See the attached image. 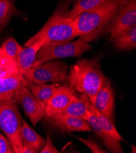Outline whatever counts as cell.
<instances>
[{
	"label": "cell",
	"instance_id": "cell-1",
	"mask_svg": "<svg viewBox=\"0 0 136 153\" xmlns=\"http://www.w3.org/2000/svg\"><path fill=\"white\" fill-rule=\"evenodd\" d=\"M127 1L108 0L78 15L73 19L77 36L88 43L109 33L117 12Z\"/></svg>",
	"mask_w": 136,
	"mask_h": 153
},
{
	"label": "cell",
	"instance_id": "cell-2",
	"mask_svg": "<svg viewBox=\"0 0 136 153\" xmlns=\"http://www.w3.org/2000/svg\"><path fill=\"white\" fill-rule=\"evenodd\" d=\"M68 80L71 88L87 98L98 93L109 81L102 71L98 57L78 60L71 66Z\"/></svg>",
	"mask_w": 136,
	"mask_h": 153
},
{
	"label": "cell",
	"instance_id": "cell-3",
	"mask_svg": "<svg viewBox=\"0 0 136 153\" xmlns=\"http://www.w3.org/2000/svg\"><path fill=\"white\" fill-rule=\"evenodd\" d=\"M68 12L66 5L59 6L39 31L26 42V47L39 41L43 42L42 47L62 45L78 37L73 19L68 17Z\"/></svg>",
	"mask_w": 136,
	"mask_h": 153
},
{
	"label": "cell",
	"instance_id": "cell-4",
	"mask_svg": "<svg viewBox=\"0 0 136 153\" xmlns=\"http://www.w3.org/2000/svg\"><path fill=\"white\" fill-rule=\"evenodd\" d=\"M17 103L15 100H0V128L6 134L13 152L21 153L23 148L22 118Z\"/></svg>",
	"mask_w": 136,
	"mask_h": 153
},
{
	"label": "cell",
	"instance_id": "cell-5",
	"mask_svg": "<svg viewBox=\"0 0 136 153\" xmlns=\"http://www.w3.org/2000/svg\"><path fill=\"white\" fill-rule=\"evenodd\" d=\"M91 50V46L81 38L65 44L42 47L37 54L36 60L32 67L41 65L53 59L79 57Z\"/></svg>",
	"mask_w": 136,
	"mask_h": 153
},
{
	"label": "cell",
	"instance_id": "cell-6",
	"mask_svg": "<svg viewBox=\"0 0 136 153\" xmlns=\"http://www.w3.org/2000/svg\"><path fill=\"white\" fill-rule=\"evenodd\" d=\"M67 68L65 64L59 61L47 62L29 68L23 74V76L30 84L60 82L68 79Z\"/></svg>",
	"mask_w": 136,
	"mask_h": 153
},
{
	"label": "cell",
	"instance_id": "cell-7",
	"mask_svg": "<svg viewBox=\"0 0 136 153\" xmlns=\"http://www.w3.org/2000/svg\"><path fill=\"white\" fill-rule=\"evenodd\" d=\"M136 25V0H128L121 6L113 20L108 42H113L128 28Z\"/></svg>",
	"mask_w": 136,
	"mask_h": 153
},
{
	"label": "cell",
	"instance_id": "cell-8",
	"mask_svg": "<svg viewBox=\"0 0 136 153\" xmlns=\"http://www.w3.org/2000/svg\"><path fill=\"white\" fill-rule=\"evenodd\" d=\"M25 85L19 91L17 102L23 108L25 113L28 117L34 127L45 115L44 102L35 97Z\"/></svg>",
	"mask_w": 136,
	"mask_h": 153
},
{
	"label": "cell",
	"instance_id": "cell-9",
	"mask_svg": "<svg viewBox=\"0 0 136 153\" xmlns=\"http://www.w3.org/2000/svg\"><path fill=\"white\" fill-rule=\"evenodd\" d=\"M77 95L75 91L69 85L59 86L53 96L45 104V115L48 118L63 111Z\"/></svg>",
	"mask_w": 136,
	"mask_h": 153
},
{
	"label": "cell",
	"instance_id": "cell-10",
	"mask_svg": "<svg viewBox=\"0 0 136 153\" xmlns=\"http://www.w3.org/2000/svg\"><path fill=\"white\" fill-rule=\"evenodd\" d=\"M49 123L62 133L91 131L87 121L81 118L64 115H54L46 118Z\"/></svg>",
	"mask_w": 136,
	"mask_h": 153
},
{
	"label": "cell",
	"instance_id": "cell-11",
	"mask_svg": "<svg viewBox=\"0 0 136 153\" xmlns=\"http://www.w3.org/2000/svg\"><path fill=\"white\" fill-rule=\"evenodd\" d=\"M88 100L97 110L114 121V94L109 81L106 85Z\"/></svg>",
	"mask_w": 136,
	"mask_h": 153
},
{
	"label": "cell",
	"instance_id": "cell-12",
	"mask_svg": "<svg viewBox=\"0 0 136 153\" xmlns=\"http://www.w3.org/2000/svg\"><path fill=\"white\" fill-rule=\"evenodd\" d=\"M25 85L30 84L20 72L0 78V100L17 101L20 90Z\"/></svg>",
	"mask_w": 136,
	"mask_h": 153
},
{
	"label": "cell",
	"instance_id": "cell-13",
	"mask_svg": "<svg viewBox=\"0 0 136 153\" xmlns=\"http://www.w3.org/2000/svg\"><path fill=\"white\" fill-rule=\"evenodd\" d=\"M85 120L109 152L113 153L124 152L123 149L121 146L120 141L113 138L106 132L97 117L88 109L87 111Z\"/></svg>",
	"mask_w": 136,
	"mask_h": 153
},
{
	"label": "cell",
	"instance_id": "cell-14",
	"mask_svg": "<svg viewBox=\"0 0 136 153\" xmlns=\"http://www.w3.org/2000/svg\"><path fill=\"white\" fill-rule=\"evenodd\" d=\"M43 42L39 41L33 45L23 48L19 54L16 64L18 70L22 74H24L34 64L37 54L43 45Z\"/></svg>",
	"mask_w": 136,
	"mask_h": 153
},
{
	"label": "cell",
	"instance_id": "cell-15",
	"mask_svg": "<svg viewBox=\"0 0 136 153\" xmlns=\"http://www.w3.org/2000/svg\"><path fill=\"white\" fill-rule=\"evenodd\" d=\"M80 97L84 100L87 109L97 117V118L100 122V123L102 126L103 129L109 135L113 137V138L120 141H123L124 139L117 130L114 125V121H112L108 117H107L106 116L99 112L98 110H97L93 106V105L90 103L88 98H87L86 96H85L83 94H81Z\"/></svg>",
	"mask_w": 136,
	"mask_h": 153
},
{
	"label": "cell",
	"instance_id": "cell-16",
	"mask_svg": "<svg viewBox=\"0 0 136 153\" xmlns=\"http://www.w3.org/2000/svg\"><path fill=\"white\" fill-rule=\"evenodd\" d=\"M21 135L23 144H26L36 151H40L45 143V139L29 126L26 121L22 118Z\"/></svg>",
	"mask_w": 136,
	"mask_h": 153
},
{
	"label": "cell",
	"instance_id": "cell-17",
	"mask_svg": "<svg viewBox=\"0 0 136 153\" xmlns=\"http://www.w3.org/2000/svg\"><path fill=\"white\" fill-rule=\"evenodd\" d=\"M114 47L118 50H129L136 48V25L132 26L119 35L114 41Z\"/></svg>",
	"mask_w": 136,
	"mask_h": 153
},
{
	"label": "cell",
	"instance_id": "cell-18",
	"mask_svg": "<svg viewBox=\"0 0 136 153\" xmlns=\"http://www.w3.org/2000/svg\"><path fill=\"white\" fill-rule=\"evenodd\" d=\"M87 111L88 109L84 100L81 97L80 98L76 97L63 111L57 115H68L85 120Z\"/></svg>",
	"mask_w": 136,
	"mask_h": 153
},
{
	"label": "cell",
	"instance_id": "cell-19",
	"mask_svg": "<svg viewBox=\"0 0 136 153\" xmlns=\"http://www.w3.org/2000/svg\"><path fill=\"white\" fill-rule=\"evenodd\" d=\"M59 85L57 84L51 85L46 83L40 84H30L29 88L33 95L44 102L53 96Z\"/></svg>",
	"mask_w": 136,
	"mask_h": 153
},
{
	"label": "cell",
	"instance_id": "cell-20",
	"mask_svg": "<svg viewBox=\"0 0 136 153\" xmlns=\"http://www.w3.org/2000/svg\"><path fill=\"white\" fill-rule=\"evenodd\" d=\"M108 0H76L73 7L68 11V17L74 19L81 13L94 9Z\"/></svg>",
	"mask_w": 136,
	"mask_h": 153
},
{
	"label": "cell",
	"instance_id": "cell-21",
	"mask_svg": "<svg viewBox=\"0 0 136 153\" xmlns=\"http://www.w3.org/2000/svg\"><path fill=\"white\" fill-rule=\"evenodd\" d=\"M23 49L16 39L10 37L3 43L0 48V55L11 59L16 63L19 54Z\"/></svg>",
	"mask_w": 136,
	"mask_h": 153
},
{
	"label": "cell",
	"instance_id": "cell-22",
	"mask_svg": "<svg viewBox=\"0 0 136 153\" xmlns=\"http://www.w3.org/2000/svg\"><path fill=\"white\" fill-rule=\"evenodd\" d=\"M17 10L10 0H0V26L6 27Z\"/></svg>",
	"mask_w": 136,
	"mask_h": 153
},
{
	"label": "cell",
	"instance_id": "cell-23",
	"mask_svg": "<svg viewBox=\"0 0 136 153\" xmlns=\"http://www.w3.org/2000/svg\"><path fill=\"white\" fill-rule=\"evenodd\" d=\"M20 72L14 61L0 55V78Z\"/></svg>",
	"mask_w": 136,
	"mask_h": 153
},
{
	"label": "cell",
	"instance_id": "cell-24",
	"mask_svg": "<svg viewBox=\"0 0 136 153\" xmlns=\"http://www.w3.org/2000/svg\"><path fill=\"white\" fill-rule=\"evenodd\" d=\"M76 138L81 141L82 143L85 144L93 153H106V151L104 150L101 146L98 145L95 142L93 141L91 139H84L81 137H76Z\"/></svg>",
	"mask_w": 136,
	"mask_h": 153
},
{
	"label": "cell",
	"instance_id": "cell-25",
	"mask_svg": "<svg viewBox=\"0 0 136 153\" xmlns=\"http://www.w3.org/2000/svg\"><path fill=\"white\" fill-rule=\"evenodd\" d=\"M41 153H59L60 152L54 146L53 143V140L51 139V135L47 132V139L45 140V143L43 148L40 151Z\"/></svg>",
	"mask_w": 136,
	"mask_h": 153
},
{
	"label": "cell",
	"instance_id": "cell-26",
	"mask_svg": "<svg viewBox=\"0 0 136 153\" xmlns=\"http://www.w3.org/2000/svg\"><path fill=\"white\" fill-rule=\"evenodd\" d=\"M10 144L7 139L3 135L0 134V153H12Z\"/></svg>",
	"mask_w": 136,
	"mask_h": 153
},
{
	"label": "cell",
	"instance_id": "cell-27",
	"mask_svg": "<svg viewBox=\"0 0 136 153\" xmlns=\"http://www.w3.org/2000/svg\"><path fill=\"white\" fill-rule=\"evenodd\" d=\"M38 151L26 144H23V148L21 153H37Z\"/></svg>",
	"mask_w": 136,
	"mask_h": 153
},
{
	"label": "cell",
	"instance_id": "cell-28",
	"mask_svg": "<svg viewBox=\"0 0 136 153\" xmlns=\"http://www.w3.org/2000/svg\"><path fill=\"white\" fill-rule=\"evenodd\" d=\"M1 32H2V27H1V26H0V35H1Z\"/></svg>",
	"mask_w": 136,
	"mask_h": 153
}]
</instances>
